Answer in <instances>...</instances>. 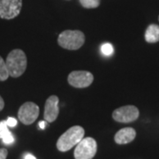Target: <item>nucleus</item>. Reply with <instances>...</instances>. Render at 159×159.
I'll use <instances>...</instances> for the list:
<instances>
[{
  "mask_svg": "<svg viewBox=\"0 0 159 159\" xmlns=\"http://www.w3.org/2000/svg\"><path fill=\"white\" fill-rule=\"evenodd\" d=\"M6 67L9 73V76L13 78H18L21 76L27 69V56L24 51L16 49L11 51L6 60Z\"/></svg>",
  "mask_w": 159,
  "mask_h": 159,
  "instance_id": "f257e3e1",
  "label": "nucleus"
},
{
  "mask_svg": "<svg viewBox=\"0 0 159 159\" xmlns=\"http://www.w3.org/2000/svg\"><path fill=\"white\" fill-rule=\"evenodd\" d=\"M85 131L80 125H74L66 131L57 142V148L61 152H66L76 146L84 137Z\"/></svg>",
  "mask_w": 159,
  "mask_h": 159,
  "instance_id": "f03ea898",
  "label": "nucleus"
},
{
  "mask_svg": "<svg viewBox=\"0 0 159 159\" xmlns=\"http://www.w3.org/2000/svg\"><path fill=\"white\" fill-rule=\"evenodd\" d=\"M60 47L69 51H76L85 43V35L80 30H65L58 35Z\"/></svg>",
  "mask_w": 159,
  "mask_h": 159,
  "instance_id": "7ed1b4c3",
  "label": "nucleus"
},
{
  "mask_svg": "<svg viewBox=\"0 0 159 159\" xmlns=\"http://www.w3.org/2000/svg\"><path fill=\"white\" fill-rule=\"evenodd\" d=\"M97 143L92 137L83 138L74 149L75 159H92L97 154Z\"/></svg>",
  "mask_w": 159,
  "mask_h": 159,
  "instance_id": "20e7f679",
  "label": "nucleus"
},
{
  "mask_svg": "<svg viewBox=\"0 0 159 159\" xmlns=\"http://www.w3.org/2000/svg\"><path fill=\"white\" fill-rule=\"evenodd\" d=\"M40 110L38 105L33 102L23 103L18 111V118L24 125H31L39 117Z\"/></svg>",
  "mask_w": 159,
  "mask_h": 159,
  "instance_id": "39448f33",
  "label": "nucleus"
},
{
  "mask_svg": "<svg viewBox=\"0 0 159 159\" xmlns=\"http://www.w3.org/2000/svg\"><path fill=\"white\" fill-rule=\"evenodd\" d=\"M22 0H0V18L12 20L20 14Z\"/></svg>",
  "mask_w": 159,
  "mask_h": 159,
  "instance_id": "423d86ee",
  "label": "nucleus"
},
{
  "mask_svg": "<svg viewBox=\"0 0 159 159\" xmlns=\"http://www.w3.org/2000/svg\"><path fill=\"white\" fill-rule=\"evenodd\" d=\"M140 115L137 107L134 105H125L116 109L112 113V118L119 123H131L135 121Z\"/></svg>",
  "mask_w": 159,
  "mask_h": 159,
  "instance_id": "0eeeda50",
  "label": "nucleus"
},
{
  "mask_svg": "<svg viewBox=\"0 0 159 159\" xmlns=\"http://www.w3.org/2000/svg\"><path fill=\"white\" fill-rule=\"evenodd\" d=\"M93 80V74L87 71H74L70 73L67 78L69 84L77 89H84L90 86Z\"/></svg>",
  "mask_w": 159,
  "mask_h": 159,
  "instance_id": "6e6552de",
  "label": "nucleus"
},
{
  "mask_svg": "<svg viewBox=\"0 0 159 159\" xmlns=\"http://www.w3.org/2000/svg\"><path fill=\"white\" fill-rule=\"evenodd\" d=\"M59 99L57 96H51L45 102L44 106V119L48 123H52L57 119L59 114V107H58Z\"/></svg>",
  "mask_w": 159,
  "mask_h": 159,
  "instance_id": "1a4fd4ad",
  "label": "nucleus"
},
{
  "mask_svg": "<svg viewBox=\"0 0 159 159\" xmlns=\"http://www.w3.org/2000/svg\"><path fill=\"white\" fill-rule=\"evenodd\" d=\"M136 136V132L132 127H125L120 129L114 136V141L117 144L123 145L133 142Z\"/></svg>",
  "mask_w": 159,
  "mask_h": 159,
  "instance_id": "9d476101",
  "label": "nucleus"
},
{
  "mask_svg": "<svg viewBox=\"0 0 159 159\" xmlns=\"http://www.w3.org/2000/svg\"><path fill=\"white\" fill-rule=\"evenodd\" d=\"M145 40L149 43H155L159 41V26L151 24L145 32Z\"/></svg>",
  "mask_w": 159,
  "mask_h": 159,
  "instance_id": "9b49d317",
  "label": "nucleus"
},
{
  "mask_svg": "<svg viewBox=\"0 0 159 159\" xmlns=\"http://www.w3.org/2000/svg\"><path fill=\"white\" fill-rule=\"evenodd\" d=\"M0 139L3 140L5 144H11L14 142V137L8 129V125L6 120L0 122Z\"/></svg>",
  "mask_w": 159,
  "mask_h": 159,
  "instance_id": "f8f14e48",
  "label": "nucleus"
},
{
  "mask_svg": "<svg viewBox=\"0 0 159 159\" xmlns=\"http://www.w3.org/2000/svg\"><path fill=\"white\" fill-rule=\"evenodd\" d=\"M9 77V73L6 67V60H4L0 56V81L6 80Z\"/></svg>",
  "mask_w": 159,
  "mask_h": 159,
  "instance_id": "ddd939ff",
  "label": "nucleus"
},
{
  "mask_svg": "<svg viewBox=\"0 0 159 159\" xmlns=\"http://www.w3.org/2000/svg\"><path fill=\"white\" fill-rule=\"evenodd\" d=\"M80 3L84 8L92 9V8H97L99 6L100 0H80Z\"/></svg>",
  "mask_w": 159,
  "mask_h": 159,
  "instance_id": "4468645a",
  "label": "nucleus"
},
{
  "mask_svg": "<svg viewBox=\"0 0 159 159\" xmlns=\"http://www.w3.org/2000/svg\"><path fill=\"white\" fill-rule=\"evenodd\" d=\"M102 52L106 56H110L113 53V47L111 43H104L102 46Z\"/></svg>",
  "mask_w": 159,
  "mask_h": 159,
  "instance_id": "2eb2a0df",
  "label": "nucleus"
},
{
  "mask_svg": "<svg viewBox=\"0 0 159 159\" xmlns=\"http://www.w3.org/2000/svg\"><path fill=\"white\" fill-rule=\"evenodd\" d=\"M6 124L8 125V127L10 126V127H14V126H16L17 125V120L14 119V118H11V117H9L8 119H6Z\"/></svg>",
  "mask_w": 159,
  "mask_h": 159,
  "instance_id": "dca6fc26",
  "label": "nucleus"
},
{
  "mask_svg": "<svg viewBox=\"0 0 159 159\" xmlns=\"http://www.w3.org/2000/svg\"><path fill=\"white\" fill-rule=\"evenodd\" d=\"M8 151L6 148H0V159H6Z\"/></svg>",
  "mask_w": 159,
  "mask_h": 159,
  "instance_id": "f3484780",
  "label": "nucleus"
},
{
  "mask_svg": "<svg viewBox=\"0 0 159 159\" xmlns=\"http://www.w3.org/2000/svg\"><path fill=\"white\" fill-rule=\"evenodd\" d=\"M24 159H36L35 158V157L34 156H33L32 154H26L25 155V157H24Z\"/></svg>",
  "mask_w": 159,
  "mask_h": 159,
  "instance_id": "a211bd4d",
  "label": "nucleus"
},
{
  "mask_svg": "<svg viewBox=\"0 0 159 159\" xmlns=\"http://www.w3.org/2000/svg\"><path fill=\"white\" fill-rule=\"evenodd\" d=\"M4 107H5V102H4L3 98L0 96V111L4 109Z\"/></svg>",
  "mask_w": 159,
  "mask_h": 159,
  "instance_id": "6ab92c4d",
  "label": "nucleus"
},
{
  "mask_svg": "<svg viewBox=\"0 0 159 159\" xmlns=\"http://www.w3.org/2000/svg\"><path fill=\"white\" fill-rule=\"evenodd\" d=\"M38 125H39V127L41 129H44L46 126V121H41Z\"/></svg>",
  "mask_w": 159,
  "mask_h": 159,
  "instance_id": "aec40b11",
  "label": "nucleus"
},
{
  "mask_svg": "<svg viewBox=\"0 0 159 159\" xmlns=\"http://www.w3.org/2000/svg\"><path fill=\"white\" fill-rule=\"evenodd\" d=\"M158 20H159V17H158Z\"/></svg>",
  "mask_w": 159,
  "mask_h": 159,
  "instance_id": "412c9836",
  "label": "nucleus"
}]
</instances>
